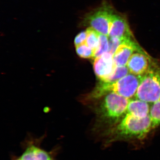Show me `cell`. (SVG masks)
<instances>
[{
	"mask_svg": "<svg viewBox=\"0 0 160 160\" xmlns=\"http://www.w3.org/2000/svg\"><path fill=\"white\" fill-rule=\"evenodd\" d=\"M19 158L21 160H51L53 158L49 152L31 143L26 146Z\"/></svg>",
	"mask_w": 160,
	"mask_h": 160,
	"instance_id": "cell-10",
	"label": "cell"
},
{
	"mask_svg": "<svg viewBox=\"0 0 160 160\" xmlns=\"http://www.w3.org/2000/svg\"><path fill=\"white\" fill-rule=\"evenodd\" d=\"M87 38L86 44L95 52L97 49L99 44L100 33L94 29L89 27L86 30Z\"/></svg>",
	"mask_w": 160,
	"mask_h": 160,
	"instance_id": "cell-12",
	"label": "cell"
},
{
	"mask_svg": "<svg viewBox=\"0 0 160 160\" xmlns=\"http://www.w3.org/2000/svg\"><path fill=\"white\" fill-rule=\"evenodd\" d=\"M153 130L150 115L143 118L126 113L113 127L103 133L105 144L120 141H142Z\"/></svg>",
	"mask_w": 160,
	"mask_h": 160,
	"instance_id": "cell-1",
	"label": "cell"
},
{
	"mask_svg": "<svg viewBox=\"0 0 160 160\" xmlns=\"http://www.w3.org/2000/svg\"><path fill=\"white\" fill-rule=\"evenodd\" d=\"M135 97L148 103L160 100V66L152 62L150 69L141 76Z\"/></svg>",
	"mask_w": 160,
	"mask_h": 160,
	"instance_id": "cell-4",
	"label": "cell"
},
{
	"mask_svg": "<svg viewBox=\"0 0 160 160\" xmlns=\"http://www.w3.org/2000/svg\"><path fill=\"white\" fill-rule=\"evenodd\" d=\"M108 37L119 38L133 37L127 18L116 10L112 15Z\"/></svg>",
	"mask_w": 160,
	"mask_h": 160,
	"instance_id": "cell-7",
	"label": "cell"
},
{
	"mask_svg": "<svg viewBox=\"0 0 160 160\" xmlns=\"http://www.w3.org/2000/svg\"><path fill=\"white\" fill-rule=\"evenodd\" d=\"M51 160H55L54 158H52V159Z\"/></svg>",
	"mask_w": 160,
	"mask_h": 160,
	"instance_id": "cell-19",
	"label": "cell"
},
{
	"mask_svg": "<svg viewBox=\"0 0 160 160\" xmlns=\"http://www.w3.org/2000/svg\"><path fill=\"white\" fill-rule=\"evenodd\" d=\"M76 51L80 57L84 59L94 58V51L86 43L76 46Z\"/></svg>",
	"mask_w": 160,
	"mask_h": 160,
	"instance_id": "cell-16",
	"label": "cell"
},
{
	"mask_svg": "<svg viewBox=\"0 0 160 160\" xmlns=\"http://www.w3.org/2000/svg\"><path fill=\"white\" fill-rule=\"evenodd\" d=\"M101 98L98 115L99 126L104 129V133L126 115L130 99L114 93L106 94Z\"/></svg>",
	"mask_w": 160,
	"mask_h": 160,
	"instance_id": "cell-2",
	"label": "cell"
},
{
	"mask_svg": "<svg viewBox=\"0 0 160 160\" xmlns=\"http://www.w3.org/2000/svg\"><path fill=\"white\" fill-rule=\"evenodd\" d=\"M141 80V76L132 73L119 80L100 83L90 93L92 99H99L110 93H116L131 99L135 96Z\"/></svg>",
	"mask_w": 160,
	"mask_h": 160,
	"instance_id": "cell-3",
	"label": "cell"
},
{
	"mask_svg": "<svg viewBox=\"0 0 160 160\" xmlns=\"http://www.w3.org/2000/svg\"><path fill=\"white\" fill-rule=\"evenodd\" d=\"M142 50L134 38H124L113 55L115 65L116 66H127L133 52Z\"/></svg>",
	"mask_w": 160,
	"mask_h": 160,
	"instance_id": "cell-6",
	"label": "cell"
},
{
	"mask_svg": "<svg viewBox=\"0 0 160 160\" xmlns=\"http://www.w3.org/2000/svg\"><path fill=\"white\" fill-rule=\"evenodd\" d=\"M13 160H21L19 158H15L14 159H13Z\"/></svg>",
	"mask_w": 160,
	"mask_h": 160,
	"instance_id": "cell-18",
	"label": "cell"
},
{
	"mask_svg": "<svg viewBox=\"0 0 160 160\" xmlns=\"http://www.w3.org/2000/svg\"><path fill=\"white\" fill-rule=\"evenodd\" d=\"M115 67L113 55L109 52L94 58L93 70L101 82H106L112 74Z\"/></svg>",
	"mask_w": 160,
	"mask_h": 160,
	"instance_id": "cell-8",
	"label": "cell"
},
{
	"mask_svg": "<svg viewBox=\"0 0 160 160\" xmlns=\"http://www.w3.org/2000/svg\"><path fill=\"white\" fill-rule=\"evenodd\" d=\"M86 38H87V32L86 31L80 32L75 38V46H80L86 43Z\"/></svg>",
	"mask_w": 160,
	"mask_h": 160,
	"instance_id": "cell-17",
	"label": "cell"
},
{
	"mask_svg": "<svg viewBox=\"0 0 160 160\" xmlns=\"http://www.w3.org/2000/svg\"><path fill=\"white\" fill-rule=\"evenodd\" d=\"M115 10L110 4L104 3L88 15L86 22L91 28L100 34L108 37L112 15Z\"/></svg>",
	"mask_w": 160,
	"mask_h": 160,
	"instance_id": "cell-5",
	"label": "cell"
},
{
	"mask_svg": "<svg viewBox=\"0 0 160 160\" xmlns=\"http://www.w3.org/2000/svg\"><path fill=\"white\" fill-rule=\"evenodd\" d=\"M152 62L144 50L136 51L132 55L127 66L130 73L141 76L149 70Z\"/></svg>",
	"mask_w": 160,
	"mask_h": 160,
	"instance_id": "cell-9",
	"label": "cell"
},
{
	"mask_svg": "<svg viewBox=\"0 0 160 160\" xmlns=\"http://www.w3.org/2000/svg\"><path fill=\"white\" fill-rule=\"evenodd\" d=\"M150 107L149 103L138 99H130L126 113L140 118H143L149 115Z\"/></svg>",
	"mask_w": 160,
	"mask_h": 160,
	"instance_id": "cell-11",
	"label": "cell"
},
{
	"mask_svg": "<svg viewBox=\"0 0 160 160\" xmlns=\"http://www.w3.org/2000/svg\"><path fill=\"white\" fill-rule=\"evenodd\" d=\"M109 49V37L105 35L100 33L99 44L97 49L95 52L94 58L108 52Z\"/></svg>",
	"mask_w": 160,
	"mask_h": 160,
	"instance_id": "cell-14",
	"label": "cell"
},
{
	"mask_svg": "<svg viewBox=\"0 0 160 160\" xmlns=\"http://www.w3.org/2000/svg\"><path fill=\"white\" fill-rule=\"evenodd\" d=\"M153 129L160 126V100L152 104L150 107V113Z\"/></svg>",
	"mask_w": 160,
	"mask_h": 160,
	"instance_id": "cell-13",
	"label": "cell"
},
{
	"mask_svg": "<svg viewBox=\"0 0 160 160\" xmlns=\"http://www.w3.org/2000/svg\"><path fill=\"white\" fill-rule=\"evenodd\" d=\"M130 73L127 66H116L114 71L106 82H111L119 80Z\"/></svg>",
	"mask_w": 160,
	"mask_h": 160,
	"instance_id": "cell-15",
	"label": "cell"
}]
</instances>
